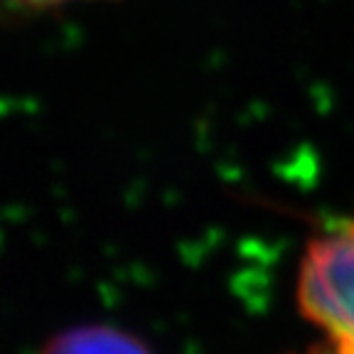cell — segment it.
<instances>
[{
	"mask_svg": "<svg viewBox=\"0 0 354 354\" xmlns=\"http://www.w3.org/2000/svg\"><path fill=\"white\" fill-rule=\"evenodd\" d=\"M300 315L325 335L330 352L354 354V216L310 239L298 266Z\"/></svg>",
	"mask_w": 354,
	"mask_h": 354,
	"instance_id": "1",
	"label": "cell"
},
{
	"mask_svg": "<svg viewBox=\"0 0 354 354\" xmlns=\"http://www.w3.org/2000/svg\"><path fill=\"white\" fill-rule=\"evenodd\" d=\"M39 354H153L143 339L111 325H82L64 330Z\"/></svg>",
	"mask_w": 354,
	"mask_h": 354,
	"instance_id": "2",
	"label": "cell"
},
{
	"mask_svg": "<svg viewBox=\"0 0 354 354\" xmlns=\"http://www.w3.org/2000/svg\"><path fill=\"white\" fill-rule=\"evenodd\" d=\"M8 3H15L22 8H52V6H62V3H72V0H8Z\"/></svg>",
	"mask_w": 354,
	"mask_h": 354,
	"instance_id": "3",
	"label": "cell"
},
{
	"mask_svg": "<svg viewBox=\"0 0 354 354\" xmlns=\"http://www.w3.org/2000/svg\"><path fill=\"white\" fill-rule=\"evenodd\" d=\"M330 354H335V352H330Z\"/></svg>",
	"mask_w": 354,
	"mask_h": 354,
	"instance_id": "4",
	"label": "cell"
}]
</instances>
